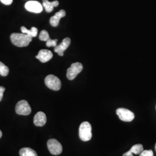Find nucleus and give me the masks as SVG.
I'll use <instances>...</instances> for the list:
<instances>
[{"label":"nucleus","instance_id":"obj_1","mask_svg":"<svg viewBox=\"0 0 156 156\" xmlns=\"http://www.w3.org/2000/svg\"><path fill=\"white\" fill-rule=\"evenodd\" d=\"M32 37L26 34L12 33L11 35L12 43L17 47H26L32 41Z\"/></svg>","mask_w":156,"mask_h":156},{"label":"nucleus","instance_id":"obj_2","mask_svg":"<svg viewBox=\"0 0 156 156\" xmlns=\"http://www.w3.org/2000/svg\"><path fill=\"white\" fill-rule=\"evenodd\" d=\"M91 126L89 122H84L81 123L79 129V138L83 142H87L91 139Z\"/></svg>","mask_w":156,"mask_h":156},{"label":"nucleus","instance_id":"obj_3","mask_svg":"<svg viewBox=\"0 0 156 156\" xmlns=\"http://www.w3.org/2000/svg\"><path fill=\"white\" fill-rule=\"evenodd\" d=\"M45 83L49 89L54 91H58L62 87L61 80L53 75H48L45 78Z\"/></svg>","mask_w":156,"mask_h":156},{"label":"nucleus","instance_id":"obj_4","mask_svg":"<svg viewBox=\"0 0 156 156\" xmlns=\"http://www.w3.org/2000/svg\"><path fill=\"white\" fill-rule=\"evenodd\" d=\"M83 65L80 62L72 64L71 67L67 69V77L69 80H73L77 76L78 74L83 70Z\"/></svg>","mask_w":156,"mask_h":156},{"label":"nucleus","instance_id":"obj_5","mask_svg":"<svg viewBox=\"0 0 156 156\" xmlns=\"http://www.w3.org/2000/svg\"><path fill=\"white\" fill-rule=\"evenodd\" d=\"M15 111L17 114L19 115L27 116L31 113V108L27 101L22 100L17 102Z\"/></svg>","mask_w":156,"mask_h":156},{"label":"nucleus","instance_id":"obj_6","mask_svg":"<svg viewBox=\"0 0 156 156\" xmlns=\"http://www.w3.org/2000/svg\"><path fill=\"white\" fill-rule=\"evenodd\" d=\"M48 149L53 155H59L62 151V144L56 139H50L47 143Z\"/></svg>","mask_w":156,"mask_h":156},{"label":"nucleus","instance_id":"obj_7","mask_svg":"<svg viewBox=\"0 0 156 156\" xmlns=\"http://www.w3.org/2000/svg\"><path fill=\"white\" fill-rule=\"evenodd\" d=\"M116 114L121 120L126 122H131L135 118L134 113L126 108L117 109Z\"/></svg>","mask_w":156,"mask_h":156},{"label":"nucleus","instance_id":"obj_8","mask_svg":"<svg viewBox=\"0 0 156 156\" xmlns=\"http://www.w3.org/2000/svg\"><path fill=\"white\" fill-rule=\"evenodd\" d=\"M25 8L29 12L39 13L42 11L43 7L39 2L36 1H30L25 4Z\"/></svg>","mask_w":156,"mask_h":156},{"label":"nucleus","instance_id":"obj_9","mask_svg":"<svg viewBox=\"0 0 156 156\" xmlns=\"http://www.w3.org/2000/svg\"><path fill=\"white\" fill-rule=\"evenodd\" d=\"M71 44V39L69 38H66L59 45L55 47V51L59 56H64V52Z\"/></svg>","mask_w":156,"mask_h":156},{"label":"nucleus","instance_id":"obj_10","mask_svg":"<svg viewBox=\"0 0 156 156\" xmlns=\"http://www.w3.org/2000/svg\"><path fill=\"white\" fill-rule=\"evenodd\" d=\"M53 57V53L52 52L49 50L46 49H42L39 51L37 56H36V58L38 59L40 62L43 63L49 62Z\"/></svg>","mask_w":156,"mask_h":156},{"label":"nucleus","instance_id":"obj_11","mask_svg":"<svg viewBox=\"0 0 156 156\" xmlns=\"http://www.w3.org/2000/svg\"><path fill=\"white\" fill-rule=\"evenodd\" d=\"M46 115L42 112H39L35 115L34 118V123L37 127H42L46 123Z\"/></svg>","mask_w":156,"mask_h":156},{"label":"nucleus","instance_id":"obj_12","mask_svg":"<svg viewBox=\"0 0 156 156\" xmlns=\"http://www.w3.org/2000/svg\"><path fill=\"white\" fill-rule=\"evenodd\" d=\"M66 11L64 10H60V11L57 12L56 14L50 18V24L53 26L56 27L59 24L60 20L66 16Z\"/></svg>","mask_w":156,"mask_h":156},{"label":"nucleus","instance_id":"obj_13","mask_svg":"<svg viewBox=\"0 0 156 156\" xmlns=\"http://www.w3.org/2000/svg\"><path fill=\"white\" fill-rule=\"evenodd\" d=\"M59 2L58 1L49 2L48 0H43V6L45 8L46 11L48 13L51 12L53 10L54 7L58 5Z\"/></svg>","mask_w":156,"mask_h":156},{"label":"nucleus","instance_id":"obj_14","mask_svg":"<svg viewBox=\"0 0 156 156\" xmlns=\"http://www.w3.org/2000/svg\"><path fill=\"white\" fill-rule=\"evenodd\" d=\"M20 156H38L36 151L30 147H24L19 151Z\"/></svg>","mask_w":156,"mask_h":156},{"label":"nucleus","instance_id":"obj_15","mask_svg":"<svg viewBox=\"0 0 156 156\" xmlns=\"http://www.w3.org/2000/svg\"><path fill=\"white\" fill-rule=\"evenodd\" d=\"M21 30H22L23 33L26 34L28 35V36H30L32 38L37 37V35L38 34V29L34 27H33L30 30H28L25 27L23 26L21 27Z\"/></svg>","mask_w":156,"mask_h":156},{"label":"nucleus","instance_id":"obj_16","mask_svg":"<svg viewBox=\"0 0 156 156\" xmlns=\"http://www.w3.org/2000/svg\"><path fill=\"white\" fill-rule=\"evenodd\" d=\"M144 151L143 146L141 144H136L132 146V147L130 149L129 151L131 152L133 154H140L142 151Z\"/></svg>","mask_w":156,"mask_h":156},{"label":"nucleus","instance_id":"obj_17","mask_svg":"<svg viewBox=\"0 0 156 156\" xmlns=\"http://www.w3.org/2000/svg\"><path fill=\"white\" fill-rule=\"evenodd\" d=\"M9 69L8 67L5 66L3 62H0V75L6 76L8 75Z\"/></svg>","mask_w":156,"mask_h":156},{"label":"nucleus","instance_id":"obj_18","mask_svg":"<svg viewBox=\"0 0 156 156\" xmlns=\"http://www.w3.org/2000/svg\"><path fill=\"white\" fill-rule=\"evenodd\" d=\"M39 38L41 41H47L49 39H50V37L48 32L46 30H42L39 34Z\"/></svg>","mask_w":156,"mask_h":156},{"label":"nucleus","instance_id":"obj_19","mask_svg":"<svg viewBox=\"0 0 156 156\" xmlns=\"http://www.w3.org/2000/svg\"><path fill=\"white\" fill-rule=\"evenodd\" d=\"M57 39H49L46 41V46L47 47H56L57 46Z\"/></svg>","mask_w":156,"mask_h":156},{"label":"nucleus","instance_id":"obj_20","mask_svg":"<svg viewBox=\"0 0 156 156\" xmlns=\"http://www.w3.org/2000/svg\"><path fill=\"white\" fill-rule=\"evenodd\" d=\"M140 156H154V154L153 151L149 150V151H143L142 153L140 154Z\"/></svg>","mask_w":156,"mask_h":156},{"label":"nucleus","instance_id":"obj_21","mask_svg":"<svg viewBox=\"0 0 156 156\" xmlns=\"http://www.w3.org/2000/svg\"><path fill=\"white\" fill-rule=\"evenodd\" d=\"M0 1L2 4H5L6 5H11L13 2V0H0Z\"/></svg>","mask_w":156,"mask_h":156},{"label":"nucleus","instance_id":"obj_22","mask_svg":"<svg viewBox=\"0 0 156 156\" xmlns=\"http://www.w3.org/2000/svg\"><path fill=\"white\" fill-rule=\"evenodd\" d=\"M123 156H133V154L131 152H130L129 151H128L126 153H125L123 154Z\"/></svg>","mask_w":156,"mask_h":156},{"label":"nucleus","instance_id":"obj_23","mask_svg":"<svg viewBox=\"0 0 156 156\" xmlns=\"http://www.w3.org/2000/svg\"><path fill=\"white\" fill-rule=\"evenodd\" d=\"M3 95H4V92L0 91V102H1V101L2 100V99L3 98Z\"/></svg>","mask_w":156,"mask_h":156},{"label":"nucleus","instance_id":"obj_24","mask_svg":"<svg viewBox=\"0 0 156 156\" xmlns=\"http://www.w3.org/2000/svg\"><path fill=\"white\" fill-rule=\"evenodd\" d=\"M5 90V87H2V86H0V91H1L4 92Z\"/></svg>","mask_w":156,"mask_h":156},{"label":"nucleus","instance_id":"obj_25","mask_svg":"<svg viewBox=\"0 0 156 156\" xmlns=\"http://www.w3.org/2000/svg\"><path fill=\"white\" fill-rule=\"evenodd\" d=\"M2 131L0 130V138L2 137Z\"/></svg>","mask_w":156,"mask_h":156},{"label":"nucleus","instance_id":"obj_26","mask_svg":"<svg viewBox=\"0 0 156 156\" xmlns=\"http://www.w3.org/2000/svg\"></svg>","mask_w":156,"mask_h":156}]
</instances>
